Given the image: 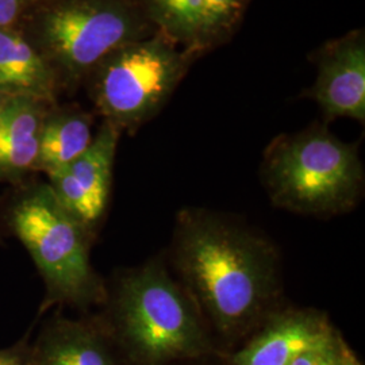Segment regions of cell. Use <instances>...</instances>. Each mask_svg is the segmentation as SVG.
<instances>
[{
	"instance_id": "4fadbf2b",
	"label": "cell",
	"mask_w": 365,
	"mask_h": 365,
	"mask_svg": "<svg viewBox=\"0 0 365 365\" xmlns=\"http://www.w3.org/2000/svg\"><path fill=\"white\" fill-rule=\"evenodd\" d=\"M39 365H115V361L92 329L76 322L56 325L46 339Z\"/></svg>"
},
{
	"instance_id": "ac0fdd59",
	"label": "cell",
	"mask_w": 365,
	"mask_h": 365,
	"mask_svg": "<svg viewBox=\"0 0 365 365\" xmlns=\"http://www.w3.org/2000/svg\"><path fill=\"white\" fill-rule=\"evenodd\" d=\"M0 365H22V360L13 352H0Z\"/></svg>"
},
{
	"instance_id": "52a82bcc",
	"label": "cell",
	"mask_w": 365,
	"mask_h": 365,
	"mask_svg": "<svg viewBox=\"0 0 365 365\" xmlns=\"http://www.w3.org/2000/svg\"><path fill=\"white\" fill-rule=\"evenodd\" d=\"M119 131L105 122L81 156L48 176L57 200L87 229L102 218L107 207Z\"/></svg>"
},
{
	"instance_id": "e0dca14e",
	"label": "cell",
	"mask_w": 365,
	"mask_h": 365,
	"mask_svg": "<svg viewBox=\"0 0 365 365\" xmlns=\"http://www.w3.org/2000/svg\"><path fill=\"white\" fill-rule=\"evenodd\" d=\"M37 0H0V29L19 30Z\"/></svg>"
},
{
	"instance_id": "5b68a950",
	"label": "cell",
	"mask_w": 365,
	"mask_h": 365,
	"mask_svg": "<svg viewBox=\"0 0 365 365\" xmlns=\"http://www.w3.org/2000/svg\"><path fill=\"white\" fill-rule=\"evenodd\" d=\"M11 223L54 299L87 304L103 297L90 261L87 227L61 206L49 184L15 203Z\"/></svg>"
},
{
	"instance_id": "ffe728a7",
	"label": "cell",
	"mask_w": 365,
	"mask_h": 365,
	"mask_svg": "<svg viewBox=\"0 0 365 365\" xmlns=\"http://www.w3.org/2000/svg\"><path fill=\"white\" fill-rule=\"evenodd\" d=\"M9 99H10L9 96H6L4 93H1V92H0V113H1V110H3V107L6 106V103L9 102Z\"/></svg>"
},
{
	"instance_id": "8992f818",
	"label": "cell",
	"mask_w": 365,
	"mask_h": 365,
	"mask_svg": "<svg viewBox=\"0 0 365 365\" xmlns=\"http://www.w3.org/2000/svg\"><path fill=\"white\" fill-rule=\"evenodd\" d=\"M184 61L161 37L134 41L96 68L93 101L106 122L134 128L153 117L182 76Z\"/></svg>"
},
{
	"instance_id": "ba28073f",
	"label": "cell",
	"mask_w": 365,
	"mask_h": 365,
	"mask_svg": "<svg viewBox=\"0 0 365 365\" xmlns=\"http://www.w3.org/2000/svg\"><path fill=\"white\" fill-rule=\"evenodd\" d=\"M334 333L327 315L315 310L269 314L260 331L235 353L233 365H289Z\"/></svg>"
},
{
	"instance_id": "9c48e42d",
	"label": "cell",
	"mask_w": 365,
	"mask_h": 365,
	"mask_svg": "<svg viewBox=\"0 0 365 365\" xmlns=\"http://www.w3.org/2000/svg\"><path fill=\"white\" fill-rule=\"evenodd\" d=\"M315 99L327 117L365 119V45L342 41L321 63Z\"/></svg>"
},
{
	"instance_id": "5bb4252c",
	"label": "cell",
	"mask_w": 365,
	"mask_h": 365,
	"mask_svg": "<svg viewBox=\"0 0 365 365\" xmlns=\"http://www.w3.org/2000/svg\"><path fill=\"white\" fill-rule=\"evenodd\" d=\"M148 10L168 38L185 43L203 39V0H148Z\"/></svg>"
},
{
	"instance_id": "9a60e30c",
	"label": "cell",
	"mask_w": 365,
	"mask_h": 365,
	"mask_svg": "<svg viewBox=\"0 0 365 365\" xmlns=\"http://www.w3.org/2000/svg\"><path fill=\"white\" fill-rule=\"evenodd\" d=\"M247 0H203V39L217 37L233 26Z\"/></svg>"
},
{
	"instance_id": "8fae6325",
	"label": "cell",
	"mask_w": 365,
	"mask_h": 365,
	"mask_svg": "<svg viewBox=\"0 0 365 365\" xmlns=\"http://www.w3.org/2000/svg\"><path fill=\"white\" fill-rule=\"evenodd\" d=\"M58 80L19 30L0 29V92L53 102Z\"/></svg>"
},
{
	"instance_id": "30bf717a",
	"label": "cell",
	"mask_w": 365,
	"mask_h": 365,
	"mask_svg": "<svg viewBox=\"0 0 365 365\" xmlns=\"http://www.w3.org/2000/svg\"><path fill=\"white\" fill-rule=\"evenodd\" d=\"M45 102L10 98L0 113V179H14L34 170L39 135L48 115Z\"/></svg>"
},
{
	"instance_id": "277c9868",
	"label": "cell",
	"mask_w": 365,
	"mask_h": 365,
	"mask_svg": "<svg viewBox=\"0 0 365 365\" xmlns=\"http://www.w3.org/2000/svg\"><path fill=\"white\" fill-rule=\"evenodd\" d=\"M57 80H78L137 41L141 22L123 0H37L19 29Z\"/></svg>"
},
{
	"instance_id": "2e32d148",
	"label": "cell",
	"mask_w": 365,
	"mask_h": 365,
	"mask_svg": "<svg viewBox=\"0 0 365 365\" xmlns=\"http://www.w3.org/2000/svg\"><path fill=\"white\" fill-rule=\"evenodd\" d=\"M346 345L334 331L330 337L302 353L289 365H342Z\"/></svg>"
},
{
	"instance_id": "7c38bea8",
	"label": "cell",
	"mask_w": 365,
	"mask_h": 365,
	"mask_svg": "<svg viewBox=\"0 0 365 365\" xmlns=\"http://www.w3.org/2000/svg\"><path fill=\"white\" fill-rule=\"evenodd\" d=\"M91 119L75 111L48 114L39 135L34 170L48 176L64 170L91 145Z\"/></svg>"
},
{
	"instance_id": "3957f363",
	"label": "cell",
	"mask_w": 365,
	"mask_h": 365,
	"mask_svg": "<svg viewBox=\"0 0 365 365\" xmlns=\"http://www.w3.org/2000/svg\"><path fill=\"white\" fill-rule=\"evenodd\" d=\"M264 182L274 206L331 217L359 203L364 172L353 146L315 129L272 146L264 164Z\"/></svg>"
},
{
	"instance_id": "6da1fadb",
	"label": "cell",
	"mask_w": 365,
	"mask_h": 365,
	"mask_svg": "<svg viewBox=\"0 0 365 365\" xmlns=\"http://www.w3.org/2000/svg\"><path fill=\"white\" fill-rule=\"evenodd\" d=\"M170 255L182 287L218 331L242 333L271 313L280 291L277 252L241 222L182 210Z\"/></svg>"
},
{
	"instance_id": "7a4b0ae2",
	"label": "cell",
	"mask_w": 365,
	"mask_h": 365,
	"mask_svg": "<svg viewBox=\"0 0 365 365\" xmlns=\"http://www.w3.org/2000/svg\"><path fill=\"white\" fill-rule=\"evenodd\" d=\"M113 313L129 352L143 365L170 364L210 349L195 302L163 261H149L120 279Z\"/></svg>"
},
{
	"instance_id": "d6986e66",
	"label": "cell",
	"mask_w": 365,
	"mask_h": 365,
	"mask_svg": "<svg viewBox=\"0 0 365 365\" xmlns=\"http://www.w3.org/2000/svg\"><path fill=\"white\" fill-rule=\"evenodd\" d=\"M342 365H360L359 360L354 357V354L351 352V349L346 346L345 353H344V363Z\"/></svg>"
}]
</instances>
